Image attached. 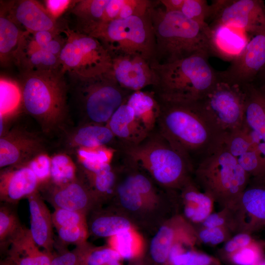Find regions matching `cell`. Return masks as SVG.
<instances>
[{
    "mask_svg": "<svg viewBox=\"0 0 265 265\" xmlns=\"http://www.w3.org/2000/svg\"><path fill=\"white\" fill-rule=\"evenodd\" d=\"M78 168L66 153H59L51 157V178L49 184L60 186L76 180ZM47 183V184H48Z\"/></svg>",
    "mask_w": 265,
    "mask_h": 265,
    "instance_id": "1f68e13d",
    "label": "cell"
},
{
    "mask_svg": "<svg viewBox=\"0 0 265 265\" xmlns=\"http://www.w3.org/2000/svg\"><path fill=\"white\" fill-rule=\"evenodd\" d=\"M211 54L232 61L242 52L250 40L248 34L235 27L212 24L210 26Z\"/></svg>",
    "mask_w": 265,
    "mask_h": 265,
    "instance_id": "ffe728a7",
    "label": "cell"
},
{
    "mask_svg": "<svg viewBox=\"0 0 265 265\" xmlns=\"http://www.w3.org/2000/svg\"><path fill=\"white\" fill-rule=\"evenodd\" d=\"M68 75L82 123L106 125L132 93L117 83L110 71L92 78Z\"/></svg>",
    "mask_w": 265,
    "mask_h": 265,
    "instance_id": "ba28073f",
    "label": "cell"
},
{
    "mask_svg": "<svg viewBox=\"0 0 265 265\" xmlns=\"http://www.w3.org/2000/svg\"><path fill=\"white\" fill-rule=\"evenodd\" d=\"M106 125L122 146L136 145L150 134L136 120L132 108L126 102L116 109Z\"/></svg>",
    "mask_w": 265,
    "mask_h": 265,
    "instance_id": "7402d4cb",
    "label": "cell"
},
{
    "mask_svg": "<svg viewBox=\"0 0 265 265\" xmlns=\"http://www.w3.org/2000/svg\"><path fill=\"white\" fill-rule=\"evenodd\" d=\"M114 250L124 259H131L135 256L133 239L129 230L122 231L115 236Z\"/></svg>",
    "mask_w": 265,
    "mask_h": 265,
    "instance_id": "ee69618b",
    "label": "cell"
},
{
    "mask_svg": "<svg viewBox=\"0 0 265 265\" xmlns=\"http://www.w3.org/2000/svg\"><path fill=\"white\" fill-rule=\"evenodd\" d=\"M116 190L124 207L133 211L139 208L143 197L133 186L129 176L118 184Z\"/></svg>",
    "mask_w": 265,
    "mask_h": 265,
    "instance_id": "74e56055",
    "label": "cell"
},
{
    "mask_svg": "<svg viewBox=\"0 0 265 265\" xmlns=\"http://www.w3.org/2000/svg\"><path fill=\"white\" fill-rule=\"evenodd\" d=\"M53 226L55 229L75 225H86L85 214L63 209H54L52 213Z\"/></svg>",
    "mask_w": 265,
    "mask_h": 265,
    "instance_id": "b9f144b4",
    "label": "cell"
},
{
    "mask_svg": "<svg viewBox=\"0 0 265 265\" xmlns=\"http://www.w3.org/2000/svg\"><path fill=\"white\" fill-rule=\"evenodd\" d=\"M181 188L183 197L188 203L184 209L185 215L194 222H202L211 213L213 201L191 179Z\"/></svg>",
    "mask_w": 265,
    "mask_h": 265,
    "instance_id": "83f0119b",
    "label": "cell"
},
{
    "mask_svg": "<svg viewBox=\"0 0 265 265\" xmlns=\"http://www.w3.org/2000/svg\"><path fill=\"white\" fill-rule=\"evenodd\" d=\"M87 35L100 41L112 57L137 55L150 63L154 59L155 40L149 11L143 16L101 23Z\"/></svg>",
    "mask_w": 265,
    "mask_h": 265,
    "instance_id": "52a82bcc",
    "label": "cell"
},
{
    "mask_svg": "<svg viewBox=\"0 0 265 265\" xmlns=\"http://www.w3.org/2000/svg\"><path fill=\"white\" fill-rule=\"evenodd\" d=\"M14 205L2 203L0 207V250L7 252L13 239L22 231V225Z\"/></svg>",
    "mask_w": 265,
    "mask_h": 265,
    "instance_id": "4dcf8cb0",
    "label": "cell"
},
{
    "mask_svg": "<svg viewBox=\"0 0 265 265\" xmlns=\"http://www.w3.org/2000/svg\"><path fill=\"white\" fill-rule=\"evenodd\" d=\"M256 259L255 252L246 247L240 249L235 253L233 258L234 263L238 265H253Z\"/></svg>",
    "mask_w": 265,
    "mask_h": 265,
    "instance_id": "7dc6e473",
    "label": "cell"
},
{
    "mask_svg": "<svg viewBox=\"0 0 265 265\" xmlns=\"http://www.w3.org/2000/svg\"><path fill=\"white\" fill-rule=\"evenodd\" d=\"M173 238L172 230L162 226L152 240L150 253L152 260L156 264H163L168 260L169 253Z\"/></svg>",
    "mask_w": 265,
    "mask_h": 265,
    "instance_id": "d590c367",
    "label": "cell"
},
{
    "mask_svg": "<svg viewBox=\"0 0 265 265\" xmlns=\"http://www.w3.org/2000/svg\"><path fill=\"white\" fill-rule=\"evenodd\" d=\"M27 199L30 213L29 229L31 236L40 247L53 253L55 243L52 213L39 191Z\"/></svg>",
    "mask_w": 265,
    "mask_h": 265,
    "instance_id": "44dd1931",
    "label": "cell"
},
{
    "mask_svg": "<svg viewBox=\"0 0 265 265\" xmlns=\"http://www.w3.org/2000/svg\"><path fill=\"white\" fill-rule=\"evenodd\" d=\"M227 228L237 234H250L265 224V181L250 179L237 202L222 211Z\"/></svg>",
    "mask_w": 265,
    "mask_h": 265,
    "instance_id": "8fae6325",
    "label": "cell"
},
{
    "mask_svg": "<svg viewBox=\"0 0 265 265\" xmlns=\"http://www.w3.org/2000/svg\"><path fill=\"white\" fill-rule=\"evenodd\" d=\"M149 15L155 40L152 62L166 64L196 54H211L208 25H201L181 12H166L159 0H154Z\"/></svg>",
    "mask_w": 265,
    "mask_h": 265,
    "instance_id": "7a4b0ae2",
    "label": "cell"
},
{
    "mask_svg": "<svg viewBox=\"0 0 265 265\" xmlns=\"http://www.w3.org/2000/svg\"><path fill=\"white\" fill-rule=\"evenodd\" d=\"M259 265H265V262L262 263Z\"/></svg>",
    "mask_w": 265,
    "mask_h": 265,
    "instance_id": "9f6ffc18",
    "label": "cell"
},
{
    "mask_svg": "<svg viewBox=\"0 0 265 265\" xmlns=\"http://www.w3.org/2000/svg\"><path fill=\"white\" fill-rule=\"evenodd\" d=\"M82 171L88 179L89 185L97 197L112 193L116 176L111 165L95 172Z\"/></svg>",
    "mask_w": 265,
    "mask_h": 265,
    "instance_id": "e575fe53",
    "label": "cell"
},
{
    "mask_svg": "<svg viewBox=\"0 0 265 265\" xmlns=\"http://www.w3.org/2000/svg\"><path fill=\"white\" fill-rule=\"evenodd\" d=\"M181 12L201 25H207L206 20L212 18V8L206 0H184Z\"/></svg>",
    "mask_w": 265,
    "mask_h": 265,
    "instance_id": "8d00e7d4",
    "label": "cell"
},
{
    "mask_svg": "<svg viewBox=\"0 0 265 265\" xmlns=\"http://www.w3.org/2000/svg\"><path fill=\"white\" fill-rule=\"evenodd\" d=\"M44 200L54 209H63L85 214L98 198L83 178H78L67 184L56 186L49 183L39 187Z\"/></svg>",
    "mask_w": 265,
    "mask_h": 265,
    "instance_id": "9a60e30c",
    "label": "cell"
},
{
    "mask_svg": "<svg viewBox=\"0 0 265 265\" xmlns=\"http://www.w3.org/2000/svg\"><path fill=\"white\" fill-rule=\"evenodd\" d=\"M265 68V33L251 38L241 54L225 70L216 72L218 81L242 86L254 82Z\"/></svg>",
    "mask_w": 265,
    "mask_h": 265,
    "instance_id": "4fadbf2b",
    "label": "cell"
},
{
    "mask_svg": "<svg viewBox=\"0 0 265 265\" xmlns=\"http://www.w3.org/2000/svg\"><path fill=\"white\" fill-rule=\"evenodd\" d=\"M116 139L106 125L93 123H81L64 132L63 138L66 148L72 153L81 147L110 146Z\"/></svg>",
    "mask_w": 265,
    "mask_h": 265,
    "instance_id": "603a6c76",
    "label": "cell"
},
{
    "mask_svg": "<svg viewBox=\"0 0 265 265\" xmlns=\"http://www.w3.org/2000/svg\"><path fill=\"white\" fill-rule=\"evenodd\" d=\"M224 143L251 179L265 181V160L244 124L240 129L227 133Z\"/></svg>",
    "mask_w": 265,
    "mask_h": 265,
    "instance_id": "2e32d148",
    "label": "cell"
},
{
    "mask_svg": "<svg viewBox=\"0 0 265 265\" xmlns=\"http://www.w3.org/2000/svg\"><path fill=\"white\" fill-rule=\"evenodd\" d=\"M23 165L28 166L34 172L39 181L40 186L50 181L51 157L46 152L40 153Z\"/></svg>",
    "mask_w": 265,
    "mask_h": 265,
    "instance_id": "60d3db41",
    "label": "cell"
},
{
    "mask_svg": "<svg viewBox=\"0 0 265 265\" xmlns=\"http://www.w3.org/2000/svg\"><path fill=\"white\" fill-rule=\"evenodd\" d=\"M202 223L203 226L206 228L216 227L226 228L225 218L222 212L220 213H211L202 222Z\"/></svg>",
    "mask_w": 265,
    "mask_h": 265,
    "instance_id": "816d5d0a",
    "label": "cell"
},
{
    "mask_svg": "<svg viewBox=\"0 0 265 265\" xmlns=\"http://www.w3.org/2000/svg\"><path fill=\"white\" fill-rule=\"evenodd\" d=\"M212 261V258L207 255L186 251L183 265H210Z\"/></svg>",
    "mask_w": 265,
    "mask_h": 265,
    "instance_id": "681fc988",
    "label": "cell"
},
{
    "mask_svg": "<svg viewBox=\"0 0 265 265\" xmlns=\"http://www.w3.org/2000/svg\"><path fill=\"white\" fill-rule=\"evenodd\" d=\"M18 25L2 10L0 16V58L2 65L14 61L23 33Z\"/></svg>",
    "mask_w": 265,
    "mask_h": 265,
    "instance_id": "f1b7e54d",
    "label": "cell"
},
{
    "mask_svg": "<svg viewBox=\"0 0 265 265\" xmlns=\"http://www.w3.org/2000/svg\"><path fill=\"white\" fill-rule=\"evenodd\" d=\"M40 184L34 172L27 166H9L0 174V200L17 205L24 198L39 191Z\"/></svg>",
    "mask_w": 265,
    "mask_h": 265,
    "instance_id": "ac0fdd59",
    "label": "cell"
},
{
    "mask_svg": "<svg viewBox=\"0 0 265 265\" xmlns=\"http://www.w3.org/2000/svg\"><path fill=\"white\" fill-rule=\"evenodd\" d=\"M65 75L61 69L26 70L22 74L23 105L46 133L65 130L69 92Z\"/></svg>",
    "mask_w": 265,
    "mask_h": 265,
    "instance_id": "277c9868",
    "label": "cell"
},
{
    "mask_svg": "<svg viewBox=\"0 0 265 265\" xmlns=\"http://www.w3.org/2000/svg\"><path fill=\"white\" fill-rule=\"evenodd\" d=\"M261 80V83L265 84V69L259 74L258 76Z\"/></svg>",
    "mask_w": 265,
    "mask_h": 265,
    "instance_id": "11a10c76",
    "label": "cell"
},
{
    "mask_svg": "<svg viewBox=\"0 0 265 265\" xmlns=\"http://www.w3.org/2000/svg\"><path fill=\"white\" fill-rule=\"evenodd\" d=\"M6 6L4 12L17 25L23 26L27 32H59L56 21L49 14L45 6L37 1H14Z\"/></svg>",
    "mask_w": 265,
    "mask_h": 265,
    "instance_id": "d6986e66",
    "label": "cell"
},
{
    "mask_svg": "<svg viewBox=\"0 0 265 265\" xmlns=\"http://www.w3.org/2000/svg\"><path fill=\"white\" fill-rule=\"evenodd\" d=\"M126 103L133 109L136 120L149 133L153 132L160 113V104L153 91L132 92Z\"/></svg>",
    "mask_w": 265,
    "mask_h": 265,
    "instance_id": "484cf974",
    "label": "cell"
},
{
    "mask_svg": "<svg viewBox=\"0 0 265 265\" xmlns=\"http://www.w3.org/2000/svg\"><path fill=\"white\" fill-rule=\"evenodd\" d=\"M60 240L64 244L79 246L85 243L87 235V226L62 227L56 229Z\"/></svg>",
    "mask_w": 265,
    "mask_h": 265,
    "instance_id": "7bdbcfd3",
    "label": "cell"
},
{
    "mask_svg": "<svg viewBox=\"0 0 265 265\" xmlns=\"http://www.w3.org/2000/svg\"><path fill=\"white\" fill-rule=\"evenodd\" d=\"M245 93L244 124L265 143V84L241 86Z\"/></svg>",
    "mask_w": 265,
    "mask_h": 265,
    "instance_id": "d4e9b609",
    "label": "cell"
},
{
    "mask_svg": "<svg viewBox=\"0 0 265 265\" xmlns=\"http://www.w3.org/2000/svg\"><path fill=\"white\" fill-rule=\"evenodd\" d=\"M90 247L86 243L76 246L71 251L65 249L53 254L51 265H85V257Z\"/></svg>",
    "mask_w": 265,
    "mask_h": 265,
    "instance_id": "f35d334b",
    "label": "cell"
},
{
    "mask_svg": "<svg viewBox=\"0 0 265 265\" xmlns=\"http://www.w3.org/2000/svg\"><path fill=\"white\" fill-rule=\"evenodd\" d=\"M223 227H204L199 233V238L204 243L218 244L223 242L226 238Z\"/></svg>",
    "mask_w": 265,
    "mask_h": 265,
    "instance_id": "f6af8a7d",
    "label": "cell"
},
{
    "mask_svg": "<svg viewBox=\"0 0 265 265\" xmlns=\"http://www.w3.org/2000/svg\"><path fill=\"white\" fill-rule=\"evenodd\" d=\"M159 101V132L194 168L224 143L226 134L207 113L200 101Z\"/></svg>",
    "mask_w": 265,
    "mask_h": 265,
    "instance_id": "6da1fadb",
    "label": "cell"
},
{
    "mask_svg": "<svg viewBox=\"0 0 265 265\" xmlns=\"http://www.w3.org/2000/svg\"><path fill=\"white\" fill-rule=\"evenodd\" d=\"M23 105L20 85L11 80L0 79V116L13 117Z\"/></svg>",
    "mask_w": 265,
    "mask_h": 265,
    "instance_id": "d6a6232c",
    "label": "cell"
},
{
    "mask_svg": "<svg viewBox=\"0 0 265 265\" xmlns=\"http://www.w3.org/2000/svg\"><path fill=\"white\" fill-rule=\"evenodd\" d=\"M31 33L37 45L44 50L48 44L59 34V32L41 31Z\"/></svg>",
    "mask_w": 265,
    "mask_h": 265,
    "instance_id": "f907efd6",
    "label": "cell"
},
{
    "mask_svg": "<svg viewBox=\"0 0 265 265\" xmlns=\"http://www.w3.org/2000/svg\"><path fill=\"white\" fill-rule=\"evenodd\" d=\"M209 56L200 53L169 63L151 62L155 79L153 91L158 99L172 102L203 99L218 81Z\"/></svg>",
    "mask_w": 265,
    "mask_h": 265,
    "instance_id": "3957f363",
    "label": "cell"
},
{
    "mask_svg": "<svg viewBox=\"0 0 265 265\" xmlns=\"http://www.w3.org/2000/svg\"><path fill=\"white\" fill-rule=\"evenodd\" d=\"M6 254L16 265H51L53 257V253L40 249L25 227L12 241Z\"/></svg>",
    "mask_w": 265,
    "mask_h": 265,
    "instance_id": "cb8c5ba5",
    "label": "cell"
},
{
    "mask_svg": "<svg viewBox=\"0 0 265 265\" xmlns=\"http://www.w3.org/2000/svg\"><path fill=\"white\" fill-rule=\"evenodd\" d=\"M45 152V143L38 135L24 128L14 127L0 135V167L25 164Z\"/></svg>",
    "mask_w": 265,
    "mask_h": 265,
    "instance_id": "5bb4252c",
    "label": "cell"
},
{
    "mask_svg": "<svg viewBox=\"0 0 265 265\" xmlns=\"http://www.w3.org/2000/svg\"><path fill=\"white\" fill-rule=\"evenodd\" d=\"M66 42L60 55L61 70L83 78H92L110 71L112 57L97 39L67 27Z\"/></svg>",
    "mask_w": 265,
    "mask_h": 265,
    "instance_id": "9c48e42d",
    "label": "cell"
},
{
    "mask_svg": "<svg viewBox=\"0 0 265 265\" xmlns=\"http://www.w3.org/2000/svg\"><path fill=\"white\" fill-rule=\"evenodd\" d=\"M212 24L255 35L265 33V4L261 0H216L211 4Z\"/></svg>",
    "mask_w": 265,
    "mask_h": 265,
    "instance_id": "7c38bea8",
    "label": "cell"
},
{
    "mask_svg": "<svg viewBox=\"0 0 265 265\" xmlns=\"http://www.w3.org/2000/svg\"><path fill=\"white\" fill-rule=\"evenodd\" d=\"M200 101L207 113L225 134L243 126L245 93L242 87L218 81Z\"/></svg>",
    "mask_w": 265,
    "mask_h": 265,
    "instance_id": "30bf717a",
    "label": "cell"
},
{
    "mask_svg": "<svg viewBox=\"0 0 265 265\" xmlns=\"http://www.w3.org/2000/svg\"><path fill=\"white\" fill-rule=\"evenodd\" d=\"M109 0L75 1L71 8L77 21L78 31L87 34L103 22L105 8Z\"/></svg>",
    "mask_w": 265,
    "mask_h": 265,
    "instance_id": "4316f807",
    "label": "cell"
},
{
    "mask_svg": "<svg viewBox=\"0 0 265 265\" xmlns=\"http://www.w3.org/2000/svg\"><path fill=\"white\" fill-rule=\"evenodd\" d=\"M111 73L117 83L132 92L142 90L155 82L150 63L137 55H118L112 57Z\"/></svg>",
    "mask_w": 265,
    "mask_h": 265,
    "instance_id": "e0dca14e",
    "label": "cell"
},
{
    "mask_svg": "<svg viewBox=\"0 0 265 265\" xmlns=\"http://www.w3.org/2000/svg\"><path fill=\"white\" fill-rule=\"evenodd\" d=\"M122 152L133 163L143 166L164 186L182 188L189 180L194 166L158 132H152L134 146H121Z\"/></svg>",
    "mask_w": 265,
    "mask_h": 265,
    "instance_id": "8992f818",
    "label": "cell"
},
{
    "mask_svg": "<svg viewBox=\"0 0 265 265\" xmlns=\"http://www.w3.org/2000/svg\"><path fill=\"white\" fill-rule=\"evenodd\" d=\"M250 241L251 238L249 234L238 233L226 243L224 248L227 252L231 253L237 249L246 247Z\"/></svg>",
    "mask_w": 265,
    "mask_h": 265,
    "instance_id": "c3c4849f",
    "label": "cell"
},
{
    "mask_svg": "<svg viewBox=\"0 0 265 265\" xmlns=\"http://www.w3.org/2000/svg\"><path fill=\"white\" fill-rule=\"evenodd\" d=\"M0 265H16L12 260L6 257L5 259L2 260L0 263Z\"/></svg>",
    "mask_w": 265,
    "mask_h": 265,
    "instance_id": "db71d44e",
    "label": "cell"
},
{
    "mask_svg": "<svg viewBox=\"0 0 265 265\" xmlns=\"http://www.w3.org/2000/svg\"><path fill=\"white\" fill-rule=\"evenodd\" d=\"M74 1L70 0H47L45 1V7L51 16L56 21Z\"/></svg>",
    "mask_w": 265,
    "mask_h": 265,
    "instance_id": "bcb514c9",
    "label": "cell"
},
{
    "mask_svg": "<svg viewBox=\"0 0 265 265\" xmlns=\"http://www.w3.org/2000/svg\"><path fill=\"white\" fill-rule=\"evenodd\" d=\"M194 173L199 188L223 210L237 202L251 179L225 143L200 162Z\"/></svg>",
    "mask_w": 265,
    "mask_h": 265,
    "instance_id": "5b68a950",
    "label": "cell"
},
{
    "mask_svg": "<svg viewBox=\"0 0 265 265\" xmlns=\"http://www.w3.org/2000/svg\"><path fill=\"white\" fill-rule=\"evenodd\" d=\"M116 151L111 146H100L79 148L73 153L82 170L95 172L111 165Z\"/></svg>",
    "mask_w": 265,
    "mask_h": 265,
    "instance_id": "f546056e",
    "label": "cell"
},
{
    "mask_svg": "<svg viewBox=\"0 0 265 265\" xmlns=\"http://www.w3.org/2000/svg\"><path fill=\"white\" fill-rule=\"evenodd\" d=\"M130 226V222L124 217L102 215L92 220L90 224V230L96 236L107 237L129 230Z\"/></svg>",
    "mask_w": 265,
    "mask_h": 265,
    "instance_id": "836d02e7",
    "label": "cell"
},
{
    "mask_svg": "<svg viewBox=\"0 0 265 265\" xmlns=\"http://www.w3.org/2000/svg\"><path fill=\"white\" fill-rule=\"evenodd\" d=\"M166 12H181L184 0H159Z\"/></svg>",
    "mask_w": 265,
    "mask_h": 265,
    "instance_id": "f5cc1de1",
    "label": "cell"
},
{
    "mask_svg": "<svg viewBox=\"0 0 265 265\" xmlns=\"http://www.w3.org/2000/svg\"><path fill=\"white\" fill-rule=\"evenodd\" d=\"M121 257L114 249L89 248L85 257V265H121Z\"/></svg>",
    "mask_w": 265,
    "mask_h": 265,
    "instance_id": "ab89813d",
    "label": "cell"
}]
</instances>
